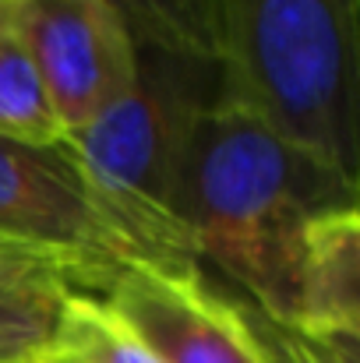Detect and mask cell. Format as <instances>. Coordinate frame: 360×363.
Segmentation results:
<instances>
[{
	"instance_id": "1",
	"label": "cell",
	"mask_w": 360,
	"mask_h": 363,
	"mask_svg": "<svg viewBox=\"0 0 360 363\" xmlns=\"http://www.w3.org/2000/svg\"><path fill=\"white\" fill-rule=\"evenodd\" d=\"M357 201L360 184L219 96L191 134L177 219L202 272L216 268L240 303L290 325L315 223Z\"/></svg>"
},
{
	"instance_id": "2",
	"label": "cell",
	"mask_w": 360,
	"mask_h": 363,
	"mask_svg": "<svg viewBox=\"0 0 360 363\" xmlns=\"http://www.w3.org/2000/svg\"><path fill=\"white\" fill-rule=\"evenodd\" d=\"M223 99L360 184V0H212Z\"/></svg>"
},
{
	"instance_id": "3",
	"label": "cell",
	"mask_w": 360,
	"mask_h": 363,
	"mask_svg": "<svg viewBox=\"0 0 360 363\" xmlns=\"http://www.w3.org/2000/svg\"><path fill=\"white\" fill-rule=\"evenodd\" d=\"M219 96L216 60L138 43L134 85L64 138L92 198L138 261L198 264L177 201L191 134Z\"/></svg>"
},
{
	"instance_id": "4",
	"label": "cell",
	"mask_w": 360,
	"mask_h": 363,
	"mask_svg": "<svg viewBox=\"0 0 360 363\" xmlns=\"http://www.w3.org/2000/svg\"><path fill=\"white\" fill-rule=\"evenodd\" d=\"M4 25L28 53L64 138L134 85L138 43L110 0H4Z\"/></svg>"
},
{
	"instance_id": "5",
	"label": "cell",
	"mask_w": 360,
	"mask_h": 363,
	"mask_svg": "<svg viewBox=\"0 0 360 363\" xmlns=\"http://www.w3.org/2000/svg\"><path fill=\"white\" fill-rule=\"evenodd\" d=\"M0 237L75 261L92 296L120 264L138 261L92 198L67 141L0 138Z\"/></svg>"
},
{
	"instance_id": "6",
	"label": "cell",
	"mask_w": 360,
	"mask_h": 363,
	"mask_svg": "<svg viewBox=\"0 0 360 363\" xmlns=\"http://www.w3.org/2000/svg\"><path fill=\"white\" fill-rule=\"evenodd\" d=\"M99 300L159 363H265L244 303L198 264L127 261Z\"/></svg>"
},
{
	"instance_id": "7",
	"label": "cell",
	"mask_w": 360,
	"mask_h": 363,
	"mask_svg": "<svg viewBox=\"0 0 360 363\" xmlns=\"http://www.w3.org/2000/svg\"><path fill=\"white\" fill-rule=\"evenodd\" d=\"M286 328L325 339H360V201L315 223Z\"/></svg>"
},
{
	"instance_id": "8",
	"label": "cell",
	"mask_w": 360,
	"mask_h": 363,
	"mask_svg": "<svg viewBox=\"0 0 360 363\" xmlns=\"http://www.w3.org/2000/svg\"><path fill=\"white\" fill-rule=\"evenodd\" d=\"M0 138L21 145H57L64 127L57 121L50 96L0 14Z\"/></svg>"
},
{
	"instance_id": "9",
	"label": "cell",
	"mask_w": 360,
	"mask_h": 363,
	"mask_svg": "<svg viewBox=\"0 0 360 363\" xmlns=\"http://www.w3.org/2000/svg\"><path fill=\"white\" fill-rule=\"evenodd\" d=\"M57 342L85 363H159L156 353L92 293H71Z\"/></svg>"
},
{
	"instance_id": "10",
	"label": "cell",
	"mask_w": 360,
	"mask_h": 363,
	"mask_svg": "<svg viewBox=\"0 0 360 363\" xmlns=\"http://www.w3.org/2000/svg\"><path fill=\"white\" fill-rule=\"evenodd\" d=\"M71 289H0V363H32L57 342Z\"/></svg>"
},
{
	"instance_id": "11",
	"label": "cell",
	"mask_w": 360,
	"mask_h": 363,
	"mask_svg": "<svg viewBox=\"0 0 360 363\" xmlns=\"http://www.w3.org/2000/svg\"><path fill=\"white\" fill-rule=\"evenodd\" d=\"M141 43L216 60L212 0H145Z\"/></svg>"
},
{
	"instance_id": "12",
	"label": "cell",
	"mask_w": 360,
	"mask_h": 363,
	"mask_svg": "<svg viewBox=\"0 0 360 363\" xmlns=\"http://www.w3.org/2000/svg\"><path fill=\"white\" fill-rule=\"evenodd\" d=\"M247 311V321L254 328V339L261 346L265 363H360V339H325L307 335L297 328H286L258 311Z\"/></svg>"
},
{
	"instance_id": "13",
	"label": "cell",
	"mask_w": 360,
	"mask_h": 363,
	"mask_svg": "<svg viewBox=\"0 0 360 363\" xmlns=\"http://www.w3.org/2000/svg\"><path fill=\"white\" fill-rule=\"evenodd\" d=\"M21 286L89 293V279L75 261L0 237V289H21Z\"/></svg>"
},
{
	"instance_id": "14",
	"label": "cell",
	"mask_w": 360,
	"mask_h": 363,
	"mask_svg": "<svg viewBox=\"0 0 360 363\" xmlns=\"http://www.w3.org/2000/svg\"><path fill=\"white\" fill-rule=\"evenodd\" d=\"M110 4L127 18L134 43H141V35H145V0H110Z\"/></svg>"
},
{
	"instance_id": "15",
	"label": "cell",
	"mask_w": 360,
	"mask_h": 363,
	"mask_svg": "<svg viewBox=\"0 0 360 363\" xmlns=\"http://www.w3.org/2000/svg\"><path fill=\"white\" fill-rule=\"evenodd\" d=\"M32 363H85V360H82L78 353H71V350H64L60 342H53V346H50L46 353H39V357H36V360H32Z\"/></svg>"
},
{
	"instance_id": "16",
	"label": "cell",
	"mask_w": 360,
	"mask_h": 363,
	"mask_svg": "<svg viewBox=\"0 0 360 363\" xmlns=\"http://www.w3.org/2000/svg\"><path fill=\"white\" fill-rule=\"evenodd\" d=\"M0 14H4V0H0Z\"/></svg>"
}]
</instances>
